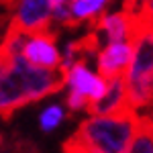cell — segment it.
<instances>
[{
  "label": "cell",
  "instance_id": "ac0fdd59",
  "mask_svg": "<svg viewBox=\"0 0 153 153\" xmlns=\"http://www.w3.org/2000/svg\"><path fill=\"white\" fill-rule=\"evenodd\" d=\"M53 6H61V4H71V0H51Z\"/></svg>",
  "mask_w": 153,
  "mask_h": 153
},
{
  "label": "cell",
  "instance_id": "5b68a950",
  "mask_svg": "<svg viewBox=\"0 0 153 153\" xmlns=\"http://www.w3.org/2000/svg\"><path fill=\"white\" fill-rule=\"evenodd\" d=\"M53 23V2L51 0H19L12 10L10 25L25 33L49 31Z\"/></svg>",
  "mask_w": 153,
  "mask_h": 153
},
{
  "label": "cell",
  "instance_id": "8fae6325",
  "mask_svg": "<svg viewBox=\"0 0 153 153\" xmlns=\"http://www.w3.org/2000/svg\"><path fill=\"white\" fill-rule=\"evenodd\" d=\"M112 0H71L74 23H96Z\"/></svg>",
  "mask_w": 153,
  "mask_h": 153
},
{
  "label": "cell",
  "instance_id": "52a82bcc",
  "mask_svg": "<svg viewBox=\"0 0 153 153\" xmlns=\"http://www.w3.org/2000/svg\"><path fill=\"white\" fill-rule=\"evenodd\" d=\"M23 55L31 63L47 68V70H61V47L55 41L51 31H37L29 33L25 41Z\"/></svg>",
  "mask_w": 153,
  "mask_h": 153
},
{
  "label": "cell",
  "instance_id": "9c48e42d",
  "mask_svg": "<svg viewBox=\"0 0 153 153\" xmlns=\"http://www.w3.org/2000/svg\"><path fill=\"white\" fill-rule=\"evenodd\" d=\"M125 110H131L125 76L108 78L106 92L96 102H92L90 112H94V114H118V112H125Z\"/></svg>",
  "mask_w": 153,
  "mask_h": 153
},
{
  "label": "cell",
  "instance_id": "5bb4252c",
  "mask_svg": "<svg viewBox=\"0 0 153 153\" xmlns=\"http://www.w3.org/2000/svg\"><path fill=\"white\" fill-rule=\"evenodd\" d=\"M63 102H65V106H68V110L71 114L90 112V106H92V102L86 96L78 94V92H63Z\"/></svg>",
  "mask_w": 153,
  "mask_h": 153
},
{
  "label": "cell",
  "instance_id": "8992f818",
  "mask_svg": "<svg viewBox=\"0 0 153 153\" xmlns=\"http://www.w3.org/2000/svg\"><path fill=\"white\" fill-rule=\"evenodd\" d=\"M133 59V41H110L96 49L94 65L104 78L125 76Z\"/></svg>",
  "mask_w": 153,
  "mask_h": 153
},
{
  "label": "cell",
  "instance_id": "30bf717a",
  "mask_svg": "<svg viewBox=\"0 0 153 153\" xmlns=\"http://www.w3.org/2000/svg\"><path fill=\"white\" fill-rule=\"evenodd\" d=\"M68 112H70V110H68L65 102L51 100V102L41 106V110H39V114H37V125H39V129L43 131L45 135H51V133H55V131L65 123Z\"/></svg>",
  "mask_w": 153,
  "mask_h": 153
},
{
  "label": "cell",
  "instance_id": "3957f363",
  "mask_svg": "<svg viewBox=\"0 0 153 153\" xmlns=\"http://www.w3.org/2000/svg\"><path fill=\"white\" fill-rule=\"evenodd\" d=\"M133 59L125 71L131 108L141 114L153 108V21L137 12L133 33Z\"/></svg>",
  "mask_w": 153,
  "mask_h": 153
},
{
  "label": "cell",
  "instance_id": "277c9868",
  "mask_svg": "<svg viewBox=\"0 0 153 153\" xmlns=\"http://www.w3.org/2000/svg\"><path fill=\"white\" fill-rule=\"evenodd\" d=\"M108 78L88 63V59H80L70 70L63 71V92H78L86 96L90 102H96L106 92Z\"/></svg>",
  "mask_w": 153,
  "mask_h": 153
},
{
  "label": "cell",
  "instance_id": "4fadbf2b",
  "mask_svg": "<svg viewBox=\"0 0 153 153\" xmlns=\"http://www.w3.org/2000/svg\"><path fill=\"white\" fill-rule=\"evenodd\" d=\"M27 35H29V33L21 31L19 27L8 25V31H6V35H4V41H2V51H0V55H2V57H14V55H23Z\"/></svg>",
  "mask_w": 153,
  "mask_h": 153
},
{
  "label": "cell",
  "instance_id": "9a60e30c",
  "mask_svg": "<svg viewBox=\"0 0 153 153\" xmlns=\"http://www.w3.org/2000/svg\"><path fill=\"white\" fill-rule=\"evenodd\" d=\"M63 153H92V151H90V149H86L82 143H78L74 137H71L70 141H68V145H65Z\"/></svg>",
  "mask_w": 153,
  "mask_h": 153
},
{
  "label": "cell",
  "instance_id": "e0dca14e",
  "mask_svg": "<svg viewBox=\"0 0 153 153\" xmlns=\"http://www.w3.org/2000/svg\"><path fill=\"white\" fill-rule=\"evenodd\" d=\"M2 2H4V4H6L8 8H14V6L19 4V0H2Z\"/></svg>",
  "mask_w": 153,
  "mask_h": 153
},
{
  "label": "cell",
  "instance_id": "2e32d148",
  "mask_svg": "<svg viewBox=\"0 0 153 153\" xmlns=\"http://www.w3.org/2000/svg\"><path fill=\"white\" fill-rule=\"evenodd\" d=\"M143 16H147L149 21H153V0H141V10Z\"/></svg>",
  "mask_w": 153,
  "mask_h": 153
},
{
  "label": "cell",
  "instance_id": "7a4b0ae2",
  "mask_svg": "<svg viewBox=\"0 0 153 153\" xmlns=\"http://www.w3.org/2000/svg\"><path fill=\"white\" fill-rule=\"evenodd\" d=\"M139 123L141 114L133 108L118 114L88 112V117L78 125L74 139L92 153H127Z\"/></svg>",
  "mask_w": 153,
  "mask_h": 153
},
{
  "label": "cell",
  "instance_id": "ba28073f",
  "mask_svg": "<svg viewBox=\"0 0 153 153\" xmlns=\"http://www.w3.org/2000/svg\"><path fill=\"white\" fill-rule=\"evenodd\" d=\"M137 14L131 10H112L98 16L94 23V35L100 45L110 41H129L135 33Z\"/></svg>",
  "mask_w": 153,
  "mask_h": 153
},
{
  "label": "cell",
  "instance_id": "7c38bea8",
  "mask_svg": "<svg viewBox=\"0 0 153 153\" xmlns=\"http://www.w3.org/2000/svg\"><path fill=\"white\" fill-rule=\"evenodd\" d=\"M127 153H153V118L143 117Z\"/></svg>",
  "mask_w": 153,
  "mask_h": 153
},
{
  "label": "cell",
  "instance_id": "6da1fadb",
  "mask_svg": "<svg viewBox=\"0 0 153 153\" xmlns=\"http://www.w3.org/2000/svg\"><path fill=\"white\" fill-rule=\"evenodd\" d=\"M63 90V71L31 63L25 55L0 61V112L10 117L27 104L49 98Z\"/></svg>",
  "mask_w": 153,
  "mask_h": 153
}]
</instances>
